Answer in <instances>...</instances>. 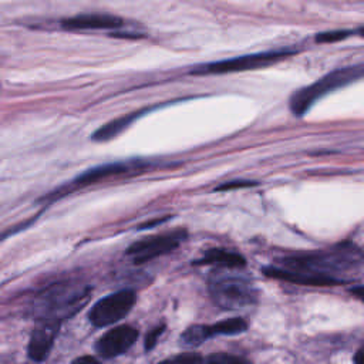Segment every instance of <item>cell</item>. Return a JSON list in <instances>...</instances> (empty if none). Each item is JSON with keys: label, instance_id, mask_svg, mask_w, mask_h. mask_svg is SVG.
<instances>
[{"label": "cell", "instance_id": "obj_18", "mask_svg": "<svg viewBox=\"0 0 364 364\" xmlns=\"http://www.w3.org/2000/svg\"><path fill=\"white\" fill-rule=\"evenodd\" d=\"M165 328H166V326H165V324H161V326L154 327V328L146 334L145 343H144V348H145L146 351H149V350H152V348L155 347L156 341L159 340V337L162 336V333L165 331Z\"/></svg>", "mask_w": 364, "mask_h": 364}, {"label": "cell", "instance_id": "obj_1", "mask_svg": "<svg viewBox=\"0 0 364 364\" xmlns=\"http://www.w3.org/2000/svg\"><path fill=\"white\" fill-rule=\"evenodd\" d=\"M361 263L363 253L360 247L354 243H340L331 249L284 257L283 269L348 283L350 280L344 279L343 274L360 269Z\"/></svg>", "mask_w": 364, "mask_h": 364}, {"label": "cell", "instance_id": "obj_17", "mask_svg": "<svg viewBox=\"0 0 364 364\" xmlns=\"http://www.w3.org/2000/svg\"><path fill=\"white\" fill-rule=\"evenodd\" d=\"M199 363H200V355L195 353H183V354H176L169 358H165L158 364H199Z\"/></svg>", "mask_w": 364, "mask_h": 364}, {"label": "cell", "instance_id": "obj_10", "mask_svg": "<svg viewBox=\"0 0 364 364\" xmlns=\"http://www.w3.org/2000/svg\"><path fill=\"white\" fill-rule=\"evenodd\" d=\"M138 338V330L132 326H117L104 333L95 343V351L102 358H114L127 353Z\"/></svg>", "mask_w": 364, "mask_h": 364}, {"label": "cell", "instance_id": "obj_7", "mask_svg": "<svg viewBox=\"0 0 364 364\" xmlns=\"http://www.w3.org/2000/svg\"><path fill=\"white\" fill-rule=\"evenodd\" d=\"M136 300L135 291L129 289L111 293L92 304L88 320L95 327H105L124 318Z\"/></svg>", "mask_w": 364, "mask_h": 364}, {"label": "cell", "instance_id": "obj_8", "mask_svg": "<svg viewBox=\"0 0 364 364\" xmlns=\"http://www.w3.org/2000/svg\"><path fill=\"white\" fill-rule=\"evenodd\" d=\"M186 237V230L176 229L172 232L154 235L134 242L127 249V256L136 264L149 262L155 257L175 250Z\"/></svg>", "mask_w": 364, "mask_h": 364}, {"label": "cell", "instance_id": "obj_20", "mask_svg": "<svg viewBox=\"0 0 364 364\" xmlns=\"http://www.w3.org/2000/svg\"><path fill=\"white\" fill-rule=\"evenodd\" d=\"M71 364H100V363H98V360H95L91 355H84V357H80V358L74 360Z\"/></svg>", "mask_w": 364, "mask_h": 364}, {"label": "cell", "instance_id": "obj_15", "mask_svg": "<svg viewBox=\"0 0 364 364\" xmlns=\"http://www.w3.org/2000/svg\"><path fill=\"white\" fill-rule=\"evenodd\" d=\"M205 364H253V363H250L246 358L239 357V355H233V354H228V353H216V354H212L210 357H208Z\"/></svg>", "mask_w": 364, "mask_h": 364}, {"label": "cell", "instance_id": "obj_13", "mask_svg": "<svg viewBox=\"0 0 364 364\" xmlns=\"http://www.w3.org/2000/svg\"><path fill=\"white\" fill-rule=\"evenodd\" d=\"M192 264L195 266H216L220 269H239L246 266V259L236 252L226 250L222 247H213L208 249L199 259L192 260Z\"/></svg>", "mask_w": 364, "mask_h": 364}, {"label": "cell", "instance_id": "obj_6", "mask_svg": "<svg viewBox=\"0 0 364 364\" xmlns=\"http://www.w3.org/2000/svg\"><path fill=\"white\" fill-rule=\"evenodd\" d=\"M294 53L297 51L293 48H282V50H270V51L255 53V54H245L233 58L200 64L192 68L191 74L210 75V74H228V73H237V71H246V70H256V68L276 64L283 58L293 55Z\"/></svg>", "mask_w": 364, "mask_h": 364}, {"label": "cell", "instance_id": "obj_5", "mask_svg": "<svg viewBox=\"0 0 364 364\" xmlns=\"http://www.w3.org/2000/svg\"><path fill=\"white\" fill-rule=\"evenodd\" d=\"M149 164L142 162V161H119V162H109V164H104V165H98L94 168H90L87 171H84L82 173L77 175L71 182L57 188L55 191H53L51 193H48L47 196H44V200H57L61 196L97 183V182H102V181H108L112 178H118V176H125V175H132V173H138L141 172L144 168H146Z\"/></svg>", "mask_w": 364, "mask_h": 364}, {"label": "cell", "instance_id": "obj_11", "mask_svg": "<svg viewBox=\"0 0 364 364\" xmlns=\"http://www.w3.org/2000/svg\"><path fill=\"white\" fill-rule=\"evenodd\" d=\"M61 323L53 321V320H36V326L31 331L27 353L28 357L36 361L41 363L44 361L54 344V340L58 334Z\"/></svg>", "mask_w": 364, "mask_h": 364}, {"label": "cell", "instance_id": "obj_19", "mask_svg": "<svg viewBox=\"0 0 364 364\" xmlns=\"http://www.w3.org/2000/svg\"><path fill=\"white\" fill-rule=\"evenodd\" d=\"M255 185V182H249V181H235V182H228L223 183L220 186H218L215 191H230V189H240V188H247Z\"/></svg>", "mask_w": 364, "mask_h": 364}, {"label": "cell", "instance_id": "obj_12", "mask_svg": "<svg viewBox=\"0 0 364 364\" xmlns=\"http://www.w3.org/2000/svg\"><path fill=\"white\" fill-rule=\"evenodd\" d=\"M122 26V20L118 16L105 13H87L78 14L61 21V27L70 31L82 30H111Z\"/></svg>", "mask_w": 364, "mask_h": 364}, {"label": "cell", "instance_id": "obj_16", "mask_svg": "<svg viewBox=\"0 0 364 364\" xmlns=\"http://www.w3.org/2000/svg\"><path fill=\"white\" fill-rule=\"evenodd\" d=\"M354 34L351 30H334V31H324L316 36L317 43H336L340 40H344L346 37Z\"/></svg>", "mask_w": 364, "mask_h": 364}, {"label": "cell", "instance_id": "obj_14", "mask_svg": "<svg viewBox=\"0 0 364 364\" xmlns=\"http://www.w3.org/2000/svg\"><path fill=\"white\" fill-rule=\"evenodd\" d=\"M146 109H142V111H135V112H131V114H127L124 117H119V118H115L107 124H104L102 127H100L92 135H91V139L92 141H98V142H105V141H109L115 136H118L122 131H125L138 117H141L142 114H145Z\"/></svg>", "mask_w": 364, "mask_h": 364}, {"label": "cell", "instance_id": "obj_2", "mask_svg": "<svg viewBox=\"0 0 364 364\" xmlns=\"http://www.w3.org/2000/svg\"><path fill=\"white\" fill-rule=\"evenodd\" d=\"M91 287L88 284L64 280L40 290L33 300L36 320H53L63 323L74 316L88 301Z\"/></svg>", "mask_w": 364, "mask_h": 364}, {"label": "cell", "instance_id": "obj_4", "mask_svg": "<svg viewBox=\"0 0 364 364\" xmlns=\"http://www.w3.org/2000/svg\"><path fill=\"white\" fill-rule=\"evenodd\" d=\"M209 293L222 310L246 309L257 303L259 291L253 283L242 276L215 273L209 279Z\"/></svg>", "mask_w": 364, "mask_h": 364}, {"label": "cell", "instance_id": "obj_9", "mask_svg": "<svg viewBox=\"0 0 364 364\" xmlns=\"http://www.w3.org/2000/svg\"><path fill=\"white\" fill-rule=\"evenodd\" d=\"M247 323L240 317L225 318L213 324H193L189 326L181 336V341L185 346L196 347L203 341L216 336H235L246 331Z\"/></svg>", "mask_w": 364, "mask_h": 364}, {"label": "cell", "instance_id": "obj_3", "mask_svg": "<svg viewBox=\"0 0 364 364\" xmlns=\"http://www.w3.org/2000/svg\"><path fill=\"white\" fill-rule=\"evenodd\" d=\"M363 74H364L363 63L327 73L313 84L294 91L290 95L289 108L294 115L303 117L320 98H323L324 95L338 88H343L351 82L361 80Z\"/></svg>", "mask_w": 364, "mask_h": 364}, {"label": "cell", "instance_id": "obj_21", "mask_svg": "<svg viewBox=\"0 0 364 364\" xmlns=\"http://www.w3.org/2000/svg\"><path fill=\"white\" fill-rule=\"evenodd\" d=\"M353 360H354L355 364H364V350H363V347H360V348L355 351Z\"/></svg>", "mask_w": 364, "mask_h": 364}]
</instances>
